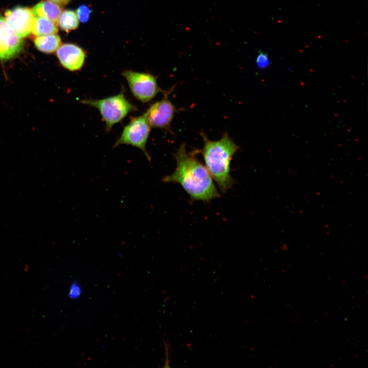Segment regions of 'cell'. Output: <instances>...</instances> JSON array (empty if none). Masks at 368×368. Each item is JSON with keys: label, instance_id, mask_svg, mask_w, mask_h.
I'll use <instances>...</instances> for the list:
<instances>
[{"label": "cell", "instance_id": "obj_1", "mask_svg": "<svg viewBox=\"0 0 368 368\" xmlns=\"http://www.w3.org/2000/svg\"><path fill=\"white\" fill-rule=\"evenodd\" d=\"M197 152H188L185 144L180 145L174 154L176 163L174 171L162 180L179 184L191 201L209 202L219 198L220 194L205 166L197 158Z\"/></svg>", "mask_w": 368, "mask_h": 368}, {"label": "cell", "instance_id": "obj_2", "mask_svg": "<svg viewBox=\"0 0 368 368\" xmlns=\"http://www.w3.org/2000/svg\"><path fill=\"white\" fill-rule=\"evenodd\" d=\"M203 147L200 151L205 166L220 191L225 193L231 188L234 180L231 175V162L239 146L225 132L217 141L209 140L201 133Z\"/></svg>", "mask_w": 368, "mask_h": 368}, {"label": "cell", "instance_id": "obj_3", "mask_svg": "<svg viewBox=\"0 0 368 368\" xmlns=\"http://www.w3.org/2000/svg\"><path fill=\"white\" fill-rule=\"evenodd\" d=\"M80 102L98 110L105 123L106 132L128 114L137 110L136 107L126 98L123 90L116 95L100 99H83Z\"/></svg>", "mask_w": 368, "mask_h": 368}, {"label": "cell", "instance_id": "obj_4", "mask_svg": "<svg viewBox=\"0 0 368 368\" xmlns=\"http://www.w3.org/2000/svg\"><path fill=\"white\" fill-rule=\"evenodd\" d=\"M149 125L145 113L142 115L130 118L129 123L123 129L116 141L113 148L121 145H130L140 149L150 162L151 158L146 150V145L150 132Z\"/></svg>", "mask_w": 368, "mask_h": 368}, {"label": "cell", "instance_id": "obj_5", "mask_svg": "<svg viewBox=\"0 0 368 368\" xmlns=\"http://www.w3.org/2000/svg\"><path fill=\"white\" fill-rule=\"evenodd\" d=\"M122 75L132 96L142 103L150 102L158 93L164 91L159 87L155 76L150 73L124 70Z\"/></svg>", "mask_w": 368, "mask_h": 368}, {"label": "cell", "instance_id": "obj_6", "mask_svg": "<svg viewBox=\"0 0 368 368\" xmlns=\"http://www.w3.org/2000/svg\"><path fill=\"white\" fill-rule=\"evenodd\" d=\"M170 91L164 90L163 98L152 104L145 112L151 128L171 131V124L176 109L169 98Z\"/></svg>", "mask_w": 368, "mask_h": 368}, {"label": "cell", "instance_id": "obj_7", "mask_svg": "<svg viewBox=\"0 0 368 368\" xmlns=\"http://www.w3.org/2000/svg\"><path fill=\"white\" fill-rule=\"evenodd\" d=\"M24 41L0 15V60H6L18 55L23 50Z\"/></svg>", "mask_w": 368, "mask_h": 368}, {"label": "cell", "instance_id": "obj_8", "mask_svg": "<svg viewBox=\"0 0 368 368\" xmlns=\"http://www.w3.org/2000/svg\"><path fill=\"white\" fill-rule=\"evenodd\" d=\"M5 16L8 24L20 37H26L31 33L34 18L32 10L18 6L7 10Z\"/></svg>", "mask_w": 368, "mask_h": 368}, {"label": "cell", "instance_id": "obj_9", "mask_svg": "<svg viewBox=\"0 0 368 368\" xmlns=\"http://www.w3.org/2000/svg\"><path fill=\"white\" fill-rule=\"evenodd\" d=\"M56 55L61 65L71 72L81 70L85 63V51L80 47L73 43H68L60 45Z\"/></svg>", "mask_w": 368, "mask_h": 368}, {"label": "cell", "instance_id": "obj_10", "mask_svg": "<svg viewBox=\"0 0 368 368\" xmlns=\"http://www.w3.org/2000/svg\"><path fill=\"white\" fill-rule=\"evenodd\" d=\"M32 11L34 15L45 18L56 25L62 12L59 5L49 1L39 2L33 7Z\"/></svg>", "mask_w": 368, "mask_h": 368}, {"label": "cell", "instance_id": "obj_11", "mask_svg": "<svg viewBox=\"0 0 368 368\" xmlns=\"http://www.w3.org/2000/svg\"><path fill=\"white\" fill-rule=\"evenodd\" d=\"M34 42L39 51L45 53L55 52L61 45L60 38L55 34L37 36Z\"/></svg>", "mask_w": 368, "mask_h": 368}, {"label": "cell", "instance_id": "obj_12", "mask_svg": "<svg viewBox=\"0 0 368 368\" xmlns=\"http://www.w3.org/2000/svg\"><path fill=\"white\" fill-rule=\"evenodd\" d=\"M58 32L57 25L42 17H34L31 33L37 36L56 34Z\"/></svg>", "mask_w": 368, "mask_h": 368}, {"label": "cell", "instance_id": "obj_13", "mask_svg": "<svg viewBox=\"0 0 368 368\" xmlns=\"http://www.w3.org/2000/svg\"><path fill=\"white\" fill-rule=\"evenodd\" d=\"M79 21L75 12L71 10H66L61 12L58 24L62 30L68 32L78 28Z\"/></svg>", "mask_w": 368, "mask_h": 368}, {"label": "cell", "instance_id": "obj_14", "mask_svg": "<svg viewBox=\"0 0 368 368\" xmlns=\"http://www.w3.org/2000/svg\"><path fill=\"white\" fill-rule=\"evenodd\" d=\"M82 289L78 281H73L70 285L67 295L70 299L77 300L81 295Z\"/></svg>", "mask_w": 368, "mask_h": 368}, {"label": "cell", "instance_id": "obj_15", "mask_svg": "<svg viewBox=\"0 0 368 368\" xmlns=\"http://www.w3.org/2000/svg\"><path fill=\"white\" fill-rule=\"evenodd\" d=\"M91 12L90 8L85 5H80L76 10V14L79 20L83 23L89 20Z\"/></svg>", "mask_w": 368, "mask_h": 368}, {"label": "cell", "instance_id": "obj_16", "mask_svg": "<svg viewBox=\"0 0 368 368\" xmlns=\"http://www.w3.org/2000/svg\"><path fill=\"white\" fill-rule=\"evenodd\" d=\"M256 62L258 67L261 68L266 67L269 63L267 56L266 54L262 53L258 56Z\"/></svg>", "mask_w": 368, "mask_h": 368}, {"label": "cell", "instance_id": "obj_17", "mask_svg": "<svg viewBox=\"0 0 368 368\" xmlns=\"http://www.w3.org/2000/svg\"><path fill=\"white\" fill-rule=\"evenodd\" d=\"M164 347H165V367H169L170 366V347L168 344V343L165 342L164 343Z\"/></svg>", "mask_w": 368, "mask_h": 368}, {"label": "cell", "instance_id": "obj_18", "mask_svg": "<svg viewBox=\"0 0 368 368\" xmlns=\"http://www.w3.org/2000/svg\"><path fill=\"white\" fill-rule=\"evenodd\" d=\"M60 5H64L68 3L71 0H49Z\"/></svg>", "mask_w": 368, "mask_h": 368}]
</instances>
